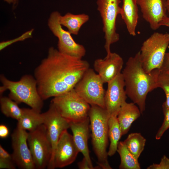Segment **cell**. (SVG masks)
Listing matches in <instances>:
<instances>
[{
    "label": "cell",
    "instance_id": "obj_27",
    "mask_svg": "<svg viewBox=\"0 0 169 169\" xmlns=\"http://www.w3.org/2000/svg\"><path fill=\"white\" fill-rule=\"evenodd\" d=\"M16 165L12 154L0 145V169H15Z\"/></svg>",
    "mask_w": 169,
    "mask_h": 169
},
{
    "label": "cell",
    "instance_id": "obj_19",
    "mask_svg": "<svg viewBox=\"0 0 169 169\" xmlns=\"http://www.w3.org/2000/svg\"><path fill=\"white\" fill-rule=\"evenodd\" d=\"M141 114L139 108L134 103L125 101L122 104L117 116L122 136L127 133L132 123Z\"/></svg>",
    "mask_w": 169,
    "mask_h": 169
},
{
    "label": "cell",
    "instance_id": "obj_16",
    "mask_svg": "<svg viewBox=\"0 0 169 169\" xmlns=\"http://www.w3.org/2000/svg\"><path fill=\"white\" fill-rule=\"evenodd\" d=\"M143 18L151 28L156 30L161 26V21L167 16L165 1L163 0H137Z\"/></svg>",
    "mask_w": 169,
    "mask_h": 169
},
{
    "label": "cell",
    "instance_id": "obj_36",
    "mask_svg": "<svg viewBox=\"0 0 169 169\" xmlns=\"http://www.w3.org/2000/svg\"><path fill=\"white\" fill-rule=\"evenodd\" d=\"M19 0H14V3L13 4V8H15L17 6Z\"/></svg>",
    "mask_w": 169,
    "mask_h": 169
},
{
    "label": "cell",
    "instance_id": "obj_1",
    "mask_svg": "<svg viewBox=\"0 0 169 169\" xmlns=\"http://www.w3.org/2000/svg\"><path fill=\"white\" fill-rule=\"evenodd\" d=\"M90 68L86 60L60 52L53 47L34 71L38 93L44 100L64 94L75 87Z\"/></svg>",
    "mask_w": 169,
    "mask_h": 169
},
{
    "label": "cell",
    "instance_id": "obj_8",
    "mask_svg": "<svg viewBox=\"0 0 169 169\" xmlns=\"http://www.w3.org/2000/svg\"><path fill=\"white\" fill-rule=\"evenodd\" d=\"M27 141L36 169L47 168L52 154V147L44 124L28 133Z\"/></svg>",
    "mask_w": 169,
    "mask_h": 169
},
{
    "label": "cell",
    "instance_id": "obj_35",
    "mask_svg": "<svg viewBox=\"0 0 169 169\" xmlns=\"http://www.w3.org/2000/svg\"><path fill=\"white\" fill-rule=\"evenodd\" d=\"M165 5L166 10L169 13V0H165Z\"/></svg>",
    "mask_w": 169,
    "mask_h": 169
},
{
    "label": "cell",
    "instance_id": "obj_28",
    "mask_svg": "<svg viewBox=\"0 0 169 169\" xmlns=\"http://www.w3.org/2000/svg\"><path fill=\"white\" fill-rule=\"evenodd\" d=\"M162 110L164 115V120L163 123L158 131L155 136L156 140H159L163 136L164 132L169 128V108L163 103Z\"/></svg>",
    "mask_w": 169,
    "mask_h": 169
},
{
    "label": "cell",
    "instance_id": "obj_37",
    "mask_svg": "<svg viewBox=\"0 0 169 169\" xmlns=\"http://www.w3.org/2000/svg\"><path fill=\"white\" fill-rule=\"evenodd\" d=\"M4 1L9 4H13L14 3V0H3Z\"/></svg>",
    "mask_w": 169,
    "mask_h": 169
},
{
    "label": "cell",
    "instance_id": "obj_13",
    "mask_svg": "<svg viewBox=\"0 0 169 169\" xmlns=\"http://www.w3.org/2000/svg\"><path fill=\"white\" fill-rule=\"evenodd\" d=\"M79 152L73 136L67 130L64 131L56 145L52 169L63 168L71 164L75 161Z\"/></svg>",
    "mask_w": 169,
    "mask_h": 169
},
{
    "label": "cell",
    "instance_id": "obj_2",
    "mask_svg": "<svg viewBox=\"0 0 169 169\" xmlns=\"http://www.w3.org/2000/svg\"><path fill=\"white\" fill-rule=\"evenodd\" d=\"M158 69L146 72L143 68L140 51L129 58L122 73L127 95L137 105L141 114L146 108V100L149 92L158 88Z\"/></svg>",
    "mask_w": 169,
    "mask_h": 169
},
{
    "label": "cell",
    "instance_id": "obj_5",
    "mask_svg": "<svg viewBox=\"0 0 169 169\" xmlns=\"http://www.w3.org/2000/svg\"><path fill=\"white\" fill-rule=\"evenodd\" d=\"M169 44V33L155 32L143 43L140 51L143 69L147 73L160 69Z\"/></svg>",
    "mask_w": 169,
    "mask_h": 169
},
{
    "label": "cell",
    "instance_id": "obj_3",
    "mask_svg": "<svg viewBox=\"0 0 169 169\" xmlns=\"http://www.w3.org/2000/svg\"><path fill=\"white\" fill-rule=\"evenodd\" d=\"M88 116L92 144L98 160V165L101 169H111L112 168L108 160L107 151L109 138L108 120L110 115L105 108L92 105Z\"/></svg>",
    "mask_w": 169,
    "mask_h": 169
},
{
    "label": "cell",
    "instance_id": "obj_11",
    "mask_svg": "<svg viewBox=\"0 0 169 169\" xmlns=\"http://www.w3.org/2000/svg\"><path fill=\"white\" fill-rule=\"evenodd\" d=\"M44 124L45 126L52 147V154L47 167L52 169L56 145L62 133L70 128L71 122L62 116L54 105L51 103L49 109L43 113Z\"/></svg>",
    "mask_w": 169,
    "mask_h": 169
},
{
    "label": "cell",
    "instance_id": "obj_26",
    "mask_svg": "<svg viewBox=\"0 0 169 169\" xmlns=\"http://www.w3.org/2000/svg\"><path fill=\"white\" fill-rule=\"evenodd\" d=\"M157 84V87L161 88L166 96V100L164 102L169 108V73L159 69L158 74Z\"/></svg>",
    "mask_w": 169,
    "mask_h": 169
},
{
    "label": "cell",
    "instance_id": "obj_17",
    "mask_svg": "<svg viewBox=\"0 0 169 169\" xmlns=\"http://www.w3.org/2000/svg\"><path fill=\"white\" fill-rule=\"evenodd\" d=\"M70 128L73 133L75 144L93 169H101L98 165L94 167L90 158L88 147L90 136V121L89 117L77 122H71Z\"/></svg>",
    "mask_w": 169,
    "mask_h": 169
},
{
    "label": "cell",
    "instance_id": "obj_15",
    "mask_svg": "<svg viewBox=\"0 0 169 169\" xmlns=\"http://www.w3.org/2000/svg\"><path fill=\"white\" fill-rule=\"evenodd\" d=\"M123 59L118 54L111 52L104 59H98L94 63V70L104 83H108L120 74L123 65Z\"/></svg>",
    "mask_w": 169,
    "mask_h": 169
},
{
    "label": "cell",
    "instance_id": "obj_34",
    "mask_svg": "<svg viewBox=\"0 0 169 169\" xmlns=\"http://www.w3.org/2000/svg\"><path fill=\"white\" fill-rule=\"evenodd\" d=\"M161 26H164L169 27V17L166 16L161 21L160 23Z\"/></svg>",
    "mask_w": 169,
    "mask_h": 169
},
{
    "label": "cell",
    "instance_id": "obj_21",
    "mask_svg": "<svg viewBox=\"0 0 169 169\" xmlns=\"http://www.w3.org/2000/svg\"><path fill=\"white\" fill-rule=\"evenodd\" d=\"M89 19V16L85 13L74 14L68 13L63 16L60 15L59 22L71 34L77 35L81 27Z\"/></svg>",
    "mask_w": 169,
    "mask_h": 169
},
{
    "label": "cell",
    "instance_id": "obj_9",
    "mask_svg": "<svg viewBox=\"0 0 169 169\" xmlns=\"http://www.w3.org/2000/svg\"><path fill=\"white\" fill-rule=\"evenodd\" d=\"M101 78L89 68L76 84V92L90 105H96L105 108V91Z\"/></svg>",
    "mask_w": 169,
    "mask_h": 169
},
{
    "label": "cell",
    "instance_id": "obj_38",
    "mask_svg": "<svg viewBox=\"0 0 169 169\" xmlns=\"http://www.w3.org/2000/svg\"></svg>",
    "mask_w": 169,
    "mask_h": 169
},
{
    "label": "cell",
    "instance_id": "obj_24",
    "mask_svg": "<svg viewBox=\"0 0 169 169\" xmlns=\"http://www.w3.org/2000/svg\"><path fill=\"white\" fill-rule=\"evenodd\" d=\"M129 150L138 159L144 150L146 139L140 133L129 134L123 141Z\"/></svg>",
    "mask_w": 169,
    "mask_h": 169
},
{
    "label": "cell",
    "instance_id": "obj_6",
    "mask_svg": "<svg viewBox=\"0 0 169 169\" xmlns=\"http://www.w3.org/2000/svg\"><path fill=\"white\" fill-rule=\"evenodd\" d=\"M61 115L71 122H77L88 117L91 105L74 88L54 97L51 101Z\"/></svg>",
    "mask_w": 169,
    "mask_h": 169
},
{
    "label": "cell",
    "instance_id": "obj_33",
    "mask_svg": "<svg viewBox=\"0 0 169 169\" xmlns=\"http://www.w3.org/2000/svg\"><path fill=\"white\" fill-rule=\"evenodd\" d=\"M9 134V130L5 125L1 124L0 125V137L2 138L7 137Z\"/></svg>",
    "mask_w": 169,
    "mask_h": 169
},
{
    "label": "cell",
    "instance_id": "obj_7",
    "mask_svg": "<svg viewBox=\"0 0 169 169\" xmlns=\"http://www.w3.org/2000/svg\"><path fill=\"white\" fill-rule=\"evenodd\" d=\"M120 0H97V10L103 23V31L105 40L104 48L107 54H110L111 45L118 42L120 35L117 32L116 20L120 14Z\"/></svg>",
    "mask_w": 169,
    "mask_h": 169
},
{
    "label": "cell",
    "instance_id": "obj_20",
    "mask_svg": "<svg viewBox=\"0 0 169 169\" xmlns=\"http://www.w3.org/2000/svg\"><path fill=\"white\" fill-rule=\"evenodd\" d=\"M21 118L18 120L17 126L25 130L32 131L44 124L43 113L32 108H23Z\"/></svg>",
    "mask_w": 169,
    "mask_h": 169
},
{
    "label": "cell",
    "instance_id": "obj_14",
    "mask_svg": "<svg viewBox=\"0 0 169 169\" xmlns=\"http://www.w3.org/2000/svg\"><path fill=\"white\" fill-rule=\"evenodd\" d=\"M107 83L105 95V109L110 116H117L122 105L126 101L127 98L122 73Z\"/></svg>",
    "mask_w": 169,
    "mask_h": 169
},
{
    "label": "cell",
    "instance_id": "obj_23",
    "mask_svg": "<svg viewBox=\"0 0 169 169\" xmlns=\"http://www.w3.org/2000/svg\"><path fill=\"white\" fill-rule=\"evenodd\" d=\"M117 151L120 158L119 169H141L138 159L129 150L124 141L119 142Z\"/></svg>",
    "mask_w": 169,
    "mask_h": 169
},
{
    "label": "cell",
    "instance_id": "obj_22",
    "mask_svg": "<svg viewBox=\"0 0 169 169\" xmlns=\"http://www.w3.org/2000/svg\"><path fill=\"white\" fill-rule=\"evenodd\" d=\"M122 136L117 116H110L108 120V137L110 143L108 151V156H111L115 153Z\"/></svg>",
    "mask_w": 169,
    "mask_h": 169
},
{
    "label": "cell",
    "instance_id": "obj_4",
    "mask_svg": "<svg viewBox=\"0 0 169 169\" xmlns=\"http://www.w3.org/2000/svg\"><path fill=\"white\" fill-rule=\"evenodd\" d=\"M0 80L4 91L7 90H9V98L18 104L25 103L31 108L41 112L44 105L43 100L38 93L34 77L31 75L25 74L19 81H15L1 74Z\"/></svg>",
    "mask_w": 169,
    "mask_h": 169
},
{
    "label": "cell",
    "instance_id": "obj_30",
    "mask_svg": "<svg viewBox=\"0 0 169 169\" xmlns=\"http://www.w3.org/2000/svg\"><path fill=\"white\" fill-rule=\"evenodd\" d=\"M147 169H169V158L164 155L159 164L153 163L147 168Z\"/></svg>",
    "mask_w": 169,
    "mask_h": 169
},
{
    "label": "cell",
    "instance_id": "obj_31",
    "mask_svg": "<svg viewBox=\"0 0 169 169\" xmlns=\"http://www.w3.org/2000/svg\"><path fill=\"white\" fill-rule=\"evenodd\" d=\"M161 70L169 73V52L165 53Z\"/></svg>",
    "mask_w": 169,
    "mask_h": 169
},
{
    "label": "cell",
    "instance_id": "obj_12",
    "mask_svg": "<svg viewBox=\"0 0 169 169\" xmlns=\"http://www.w3.org/2000/svg\"><path fill=\"white\" fill-rule=\"evenodd\" d=\"M28 132L19 127L14 130L11 137L12 154L16 166L21 169H35L36 166L29 147Z\"/></svg>",
    "mask_w": 169,
    "mask_h": 169
},
{
    "label": "cell",
    "instance_id": "obj_18",
    "mask_svg": "<svg viewBox=\"0 0 169 169\" xmlns=\"http://www.w3.org/2000/svg\"><path fill=\"white\" fill-rule=\"evenodd\" d=\"M120 14L129 34L133 36H135L139 19L137 0H123Z\"/></svg>",
    "mask_w": 169,
    "mask_h": 169
},
{
    "label": "cell",
    "instance_id": "obj_29",
    "mask_svg": "<svg viewBox=\"0 0 169 169\" xmlns=\"http://www.w3.org/2000/svg\"><path fill=\"white\" fill-rule=\"evenodd\" d=\"M33 30V29H32L26 31L20 36L15 38L0 42V50H2L8 46L16 42L23 41L28 38L32 37Z\"/></svg>",
    "mask_w": 169,
    "mask_h": 169
},
{
    "label": "cell",
    "instance_id": "obj_25",
    "mask_svg": "<svg viewBox=\"0 0 169 169\" xmlns=\"http://www.w3.org/2000/svg\"><path fill=\"white\" fill-rule=\"evenodd\" d=\"M18 104L9 97H0V109L2 113L7 117L18 121L21 118L23 112L22 108H20Z\"/></svg>",
    "mask_w": 169,
    "mask_h": 169
},
{
    "label": "cell",
    "instance_id": "obj_32",
    "mask_svg": "<svg viewBox=\"0 0 169 169\" xmlns=\"http://www.w3.org/2000/svg\"><path fill=\"white\" fill-rule=\"evenodd\" d=\"M78 166L80 169H93L86 158L84 157L81 161L78 162Z\"/></svg>",
    "mask_w": 169,
    "mask_h": 169
},
{
    "label": "cell",
    "instance_id": "obj_10",
    "mask_svg": "<svg viewBox=\"0 0 169 169\" xmlns=\"http://www.w3.org/2000/svg\"><path fill=\"white\" fill-rule=\"evenodd\" d=\"M60 13L52 12L48 20V25L53 34L58 38V50L64 54L79 59L85 55V49L83 45L76 43L68 31L64 30L59 22Z\"/></svg>",
    "mask_w": 169,
    "mask_h": 169
}]
</instances>
